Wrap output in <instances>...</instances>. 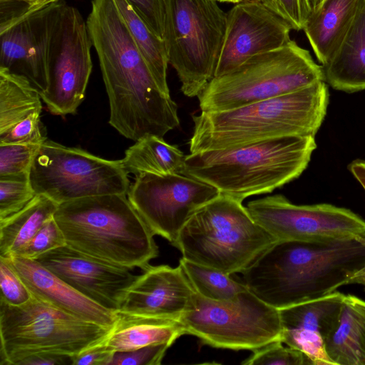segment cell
<instances>
[{
	"label": "cell",
	"instance_id": "cell-14",
	"mask_svg": "<svg viewBox=\"0 0 365 365\" xmlns=\"http://www.w3.org/2000/svg\"><path fill=\"white\" fill-rule=\"evenodd\" d=\"M291 25L258 0H243L227 13V24L215 77L251 57L279 48L290 39Z\"/></svg>",
	"mask_w": 365,
	"mask_h": 365
},
{
	"label": "cell",
	"instance_id": "cell-25",
	"mask_svg": "<svg viewBox=\"0 0 365 365\" xmlns=\"http://www.w3.org/2000/svg\"><path fill=\"white\" fill-rule=\"evenodd\" d=\"M58 204L36 194L19 212L0 220V257L9 258L24 246L42 225L53 217Z\"/></svg>",
	"mask_w": 365,
	"mask_h": 365
},
{
	"label": "cell",
	"instance_id": "cell-40",
	"mask_svg": "<svg viewBox=\"0 0 365 365\" xmlns=\"http://www.w3.org/2000/svg\"><path fill=\"white\" fill-rule=\"evenodd\" d=\"M59 1V0H36L34 3H32L31 5L25 7L21 12V14L14 19H13L11 22L6 24L3 27H0V32L4 31L9 26L12 25L13 24L16 23L19 20L21 19L22 18L28 16L30 14H32L38 10H40L45 6L50 5L51 4L56 3Z\"/></svg>",
	"mask_w": 365,
	"mask_h": 365
},
{
	"label": "cell",
	"instance_id": "cell-7",
	"mask_svg": "<svg viewBox=\"0 0 365 365\" xmlns=\"http://www.w3.org/2000/svg\"><path fill=\"white\" fill-rule=\"evenodd\" d=\"M112 327L58 310L32 295L14 306L0 300L1 364L20 365L30 356H73L102 341Z\"/></svg>",
	"mask_w": 365,
	"mask_h": 365
},
{
	"label": "cell",
	"instance_id": "cell-22",
	"mask_svg": "<svg viewBox=\"0 0 365 365\" xmlns=\"http://www.w3.org/2000/svg\"><path fill=\"white\" fill-rule=\"evenodd\" d=\"M118 317L104 344L114 352L129 351L159 344L172 345L185 334L178 321L117 312Z\"/></svg>",
	"mask_w": 365,
	"mask_h": 365
},
{
	"label": "cell",
	"instance_id": "cell-43",
	"mask_svg": "<svg viewBox=\"0 0 365 365\" xmlns=\"http://www.w3.org/2000/svg\"><path fill=\"white\" fill-rule=\"evenodd\" d=\"M325 0H308L311 13L317 11Z\"/></svg>",
	"mask_w": 365,
	"mask_h": 365
},
{
	"label": "cell",
	"instance_id": "cell-18",
	"mask_svg": "<svg viewBox=\"0 0 365 365\" xmlns=\"http://www.w3.org/2000/svg\"><path fill=\"white\" fill-rule=\"evenodd\" d=\"M344 296L335 291L279 309L281 341L302 351L312 365H334L327 355L324 344L337 322Z\"/></svg>",
	"mask_w": 365,
	"mask_h": 365
},
{
	"label": "cell",
	"instance_id": "cell-11",
	"mask_svg": "<svg viewBox=\"0 0 365 365\" xmlns=\"http://www.w3.org/2000/svg\"><path fill=\"white\" fill-rule=\"evenodd\" d=\"M220 194L214 186L180 173H143L135 177L127 197L154 235L173 245L191 217Z\"/></svg>",
	"mask_w": 365,
	"mask_h": 365
},
{
	"label": "cell",
	"instance_id": "cell-23",
	"mask_svg": "<svg viewBox=\"0 0 365 365\" xmlns=\"http://www.w3.org/2000/svg\"><path fill=\"white\" fill-rule=\"evenodd\" d=\"M334 365H365V301L344 296L337 322L325 340Z\"/></svg>",
	"mask_w": 365,
	"mask_h": 365
},
{
	"label": "cell",
	"instance_id": "cell-24",
	"mask_svg": "<svg viewBox=\"0 0 365 365\" xmlns=\"http://www.w3.org/2000/svg\"><path fill=\"white\" fill-rule=\"evenodd\" d=\"M185 156L176 145L168 143L163 138L149 135L129 147L120 163L127 174L168 175L181 173Z\"/></svg>",
	"mask_w": 365,
	"mask_h": 365
},
{
	"label": "cell",
	"instance_id": "cell-4",
	"mask_svg": "<svg viewBox=\"0 0 365 365\" xmlns=\"http://www.w3.org/2000/svg\"><path fill=\"white\" fill-rule=\"evenodd\" d=\"M53 218L66 245L108 263L144 269L158 255L154 234L127 195L66 202L58 205Z\"/></svg>",
	"mask_w": 365,
	"mask_h": 365
},
{
	"label": "cell",
	"instance_id": "cell-38",
	"mask_svg": "<svg viewBox=\"0 0 365 365\" xmlns=\"http://www.w3.org/2000/svg\"><path fill=\"white\" fill-rule=\"evenodd\" d=\"M115 352L103 340L71 356L72 365H110Z\"/></svg>",
	"mask_w": 365,
	"mask_h": 365
},
{
	"label": "cell",
	"instance_id": "cell-16",
	"mask_svg": "<svg viewBox=\"0 0 365 365\" xmlns=\"http://www.w3.org/2000/svg\"><path fill=\"white\" fill-rule=\"evenodd\" d=\"M41 264L78 292L114 312L138 275L129 269L102 261L68 245L41 255Z\"/></svg>",
	"mask_w": 365,
	"mask_h": 365
},
{
	"label": "cell",
	"instance_id": "cell-32",
	"mask_svg": "<svg viewBox=\"0 0 365 365\" xmlns=\"http://www.w3.org/2000/svg\"><path fill=\"white\" fill-rule=\"evenodd\" d=\"M66 245L65 237L55 219L52 217L13 256L37 259L41 255Z\"/></svg>",
	"mask_w": 365,
	"mask_h": 365
},
{
	"label": "cell",
	"instance_id": "cell-39",
	"mask_svg": "<svg viewBox=\"0 0 365 365\" xmlns=\"http://www.w3.org/2000/svg\"><path fill=\"white\" fill-rule=\"evenodd\" d=\"M71 364V356L56 354H39L29 357L20 365Z\"/></svg>",
	"mask_w": 365,
	"mask_h": 365
},
{
	"label": "cell",
	"instance_id": "cell-6",
	"mask_svg": "<svg viewBox=\"0 0 365 365\" xmlns=\"http://www.w3.org/2000/svg\"><path fill=\"white\" fill-rule=\"evenodd\" d=\"M324 81L322 66L290 40L214 77L197 96L202 112H219L289 93Z\"/></svg>",
	"mask_w": 365,
	"mask_h": 365
},
{
	"label": "cell",
	"instance_id": "cell-33",
	"mask_svg": "<svg viewBox=\"0 0 365 365\" xmlns=\"http://www.w3.org/2000/svg\"><path fill=\"white\" fill-rule=\"evenodd\" d=\"M46 140L41 113H34L0 133V144L42 145Z\"/></svg>",
	"mask_w": 365,
	"mask_h": 365
},
{
	"label": "cell",
	"instance_id": "cell-31",
	"mask_svg": "<svg viewBox=\"0 0 365 365\" xmlns=\"http://www.w3.org/2000/svg\"><path fill=\"white\" fill-rule=\"evenodd\" d=\"M36 195L29 180L0 179V220L21 210Z\"/></svg>",
	"mask_w": 365,
	"mask_h": 365
},
{
	"label": "cell",
	"instance_id": "cell-37",
	"mask_svg": "<svg viewBox=\"0 0 365 365\" xmlns=\"http://www.w3.org/2000/svg\"><path fill=\"white\" fill-rule=\"evenodd\" d=\"M150 30L163 40L165 0H127Z\"/></svg>",
	"mask_w": 365,
	"mask_h": 365
},
{
	"label": "cell",
	"instance_id": "cell-1",
	"mask_svg": "<svg viewBox=\"0 0 365 365\" xmlns=\"http://www.w3.org/2000/svg\"><path fill=\"white\" fill-rule=\"evenodd\" d=\"M365 267V234L323 240H279L241 274L247 289L278 309L346 285Z\"/></svg>",
	"mask_w": 365,
	"mask_h": 365
},
{
	"label": "cell",
	"instance_id": "cell-5",
	"mask_svg": "<svg viewBox=\"0 0 365 365\" xmlns=\"http://www.w3.org/2000/svg\"><path fill=\"white\" fill-rule=\"evenodd\" d=\"M277 241L242 200L220 193L191 217L173 246L187 260L233 274L243 272Z\"/></svg>",
	"mask_w": 365,
	"mask_h": 365
},
{
	"label": "cell",
	"instance_id": "cell-34",
	"mask_svg": "<svg viewBox=\"0 0 365 365\" xmlns=\"http://www.w3.org/2000/svg\"><path fill=\"white\" fill-rule=\"evenodd\" d=\"M0 300L19 306L27 302L32 294L8 259L0 257Z\"/></svg>",
	"mask_w": 365,
	"mask_h": 365
},
{
	"label": "cell",
	"instance_id": "cell-35",
	"mask_svg": "<svg viewBox=\"0 0 365 365\" xmlns=\"http://www.w3.org/2000/svg\"><path fill=\"white\" fill-rule=\"evenodd\" d=\"M170 346L153 344L133 351L115 352L110 365H159Z\"/></svg>",
	"mask_w": 365,
	"mask_h": 365
},
{
	"label": "cell",
	"instance_id": "cell-19",
	"mask_svg": "<svg viewBox=\"0 0 365 365\" xmlns=\"http://www.w3.org/2000/svg\"><path fill=\"white\" fill-rule=\"evenodd\" d=\"M8 259L31 294L50 306L78 319L112 327L117 312L85 297L36 259L12 256Z\"/></svg>",
	"mask_w": 365,
	"mask_h": 365
},
{
	"label": "cell",
	"instance_id": "cell-20",
	"mask_svg": "<svg viewBox=\"0 0 365 365\" xmlns=\"http://www.w3.org/2000/svg\"><path fill=\"white\" fill-rule=\"evenodd\" d=\"M321 66L324 81L332 88L346 93L365 90V0L338 48Z\"/></svg>",
	"mask_w": 365,
	"mask_h": 365
},
{
	"label": "cell",
	"instance_id": "cell-17",
	"mask_svg": "<svg viewBox=\"0 0 365 365\" xmlns=\"http://www.w3.org/2000/svg\"><path fill=\"white\" fill-rule=\"evenodd\" d=\"M143 270L118 312L179 322L195 293L182 267L149 264Z\"/></svg>",
	"mask_w": 365,
	"mask_h": 365
},
{
	"label": "cell",
	"instance_id": "cell-12",
	"mask_svg": "<svg viewBox=\"0 0 365 365\" xmlns=\"http://www.w3.org/2000/svg\"><path fill=\"white\" fill-rule=\"evenodd\" d=\"M91 46L86 21L66 4L49 56L48 87L40 94L53 115L73 114L83 101L93 67Z\"/></svg>",
	"mask_w": 365,
	"mask_h": 365
},
{
	"label": "cell",
	"instance_id": "cell-27",
	"mask_svg": "<svg viewBox=\"0 0 365 365\" xmlns=\"http://www.w3.org/2000/svg\"><path fill=\"white\" fill-rule=\"evenodd\" d=\"M156 83L170 94L167 82L168 57L164 40L156 36L127 0H113Z\"/></svg>",
	"mask_w": 365,
	"mask_h": 365
},
{
	"label": "cell",
	"instance_id": "cell-30",
	"mask_svg": "<svg viewBox=\"0 0 365 365\" xmlns=\"http://www.w3.org/2000/svg\"><path fill=\"white\" fill-rule=\"evenodd\" d=\"M242 364L305 365L312 363L302 351L287 345L284 346L279 339L252 351V354Z\"/></svg>",
	"mask_w": 365,
	"mask_h": 365
},
{
	"label": "cell",
	"instance_id": "cell-46",
	"mask_svg": "<svg viewBox=\"0 0 365 365\" xmlns=\"http://www.w3.org/2000/svg\"><path fill=\"white\" fill-rule=\"evenodd\" d=\"M240 1H243V0H240ZM258 1H260V0H258Z\"/></svg>",
	"mask_w": 365,
	"mask_h": 365
},
{
	"label": "cell",
	"instance_id": "cell-45",
	"mask_svg": "<svg viewBox=\"0 0 365 365\" xmlns=\"http://www.w3.org/2000/svg\"><path fill=\"white\" fill-rule=\"evenodd\" d=\"M218 2H227V3H234V4H236L239 1H240V0H216Z\"/></svg>",
	"mask_w": 365,
	"mask_h": 365
},
{
	"label": "cell",
	"instance_id": "cell-41",
	"mask_svg": "<svg viewBox=\"0 0 365 365\" xmlns=\"http://www.w3.org/2000/svg\"><path fill=\"white\" fill-rule=\"evenodd\" d=\"M348 170L365 190V160L356 159L348 165Z\"/></svg>",
	"mask_w": 365,
	"mask_h": 365
},
{
	"label": "cell",
	"instance_id": "cell-42",
	"mask_svg": "<svg viewBox=\"0 0 365 365\" xmlns=\"http://www.w3.org/2000/svg\"><path fill=\"white\" fill-rule=\"evenodd\" d=\"M359 284L365 286V267L349 279L347 284Z\"/></svg>",
	"mask_w": 365,
	"mask_h": 365
},
{
	"label": "cell",
	"instance_id": "cell-3",
	"mask_svg": "<svg viewBox=\"0 0 365 365\" xmlns=\"http://www.w3.org/2000/svg\"><path fill=\"white\" fill-rule=\"evenodd\" d=\"M317 148L315 136H284L185 156L180 174L244 200L272 192L297 178Z\"/></svg>",
	"mask_w": 365,
	"mask_h": 365
},
{
	"label": "cell",
	"instance_id": "cell-2",
	"mask_svg": "<svg viewBox=\"0 0 365 365\" xmlns=\"http://www.w3.org/2000/svg\"><path fill=\"white\" fill-rule=\"evenodd\" d=\"M324 81L282 96L192 115L190 153L236 148L289 135L315 136L329 104Z\"/></svg>",
	"mask_w": 365,
	"mask_h": 365
},
{
	"label": "cell",
	"instance_id": "cell-21",
	"mask_svg": "<svg viewBox=\"0 0 365 365\" xmlns=\"http://www.w3.org/2000/svg\"><path fill=\"white\" fill-rule=\"evenodd\" d=\"M362 0H325L312 12L303 31L317 59L324 64L349 30Z\"/></svg>",
	"mask_w": 365,
	"mask_h": 365
},
{
	"label": "cell",
	"instance_id": "cell-44",
	"mask_svg": "<svg viewBox=\"0 0 365 365\" xmlns=\"http://www.w3.org/2000/svg\"><path fill=\"white\" fill-rule=\"evenodd\" d=\"M0 1H14L23 2L26 5V6H28L31 5L32 3H34L36 0H0Z\"/></svg>",
	"mask_w": 365,
	"mask_h": 365
},
{
	"label": "cell",
	"instance_id": "cell-13",
	"mask_svg": "<svg viewBox=\"0 0 365 365\" xmlns=\"http://www.w3.org/2000/svg\"><path fill=\"white\" fill-rule=\"evenodd\" d=\"M252 218L279 240H323L365 234V220L351 210L327 203L299 205L282 195L252 200Z\"/></svg>",
	"mask_w": 365,
	"mask_h": 365
},
{
	"label": "cell",
	"instance_id": "cell-10",
	"mask_svg": "<svg viewBox=\"0 0 365 365\" xmlns=\"http://www.w3.org/2000/svg\"><path fill=\"white\" fill-rule=\"evenodd\" d=\"M29 181L36 194L58 205L87 197L127 195L130 186L120 160H106L47 140L34 159Z\"/></svg>",
	"mask_w": 365,
	"mask_h": 365
},
{
	"label": "cell",
	"instance_id": "cell-28",
	"mask_svg": "<svg viewBox=\"0 0 365 365\" xmlns=\"http://www.w3.org/2000/svg\"><path fill=\"white\" fill-rule=\"evenodd\" d=\"M182 267L195 292L212 300L225 301L235 298L247 288L243 282L231 277L232 274L202 265L183 257L180 259Z\"/></svg>",
	"mask_w": 365,
	"mask_h": 365
},
{
	"label": "cell",
	"instance_id": "cell-36",
	"mask_svg": "<svg viewBox=\"0 0 365 365\" xmlns=\"http://www.w3.org/2000/svg\"><path fill=\"white\" fill-rule=\"evenodd\" d=\"M296 31L303 30L311 14L308 0H260Z\"/></svg>",
	"mask_w": 365,
	"mask_h": 365
},
{
	"label": "cell",
	"instance_id": "cell-29",
	"mask_svg": "<svg viewBox=\"0 0 365 365\" xmlns=\"http://www.w3.org/2000/svg\"><path fill=\"white\" fill-rule=\"evenodd\" d=\"M41 145L0 144V179L29 180L33 161Z\"/></svg>",
	"mask_w": 365,
	"mask_h": 365
},
{
	"label": "cell",
	"instance_id": "cell-26",
	"mask_svg": "<svg viewBox=\"0 0 365 365\" xmlns=\"http://www.w3.org/2000/svg\"><path fill=\"white\" fill-rule=\"evenodd\" d=\"M41 100L26 78L0 68V133L32 113H41Z\"/></svg>",
	"mask_w": 365,
	"mask_h": 365
},
{
	"label": "cell",
	"instance_id": "cell-9",
	"mask_svg": "<svg viewBox=\"0 0 365 365\" xmlns=\"http://www.w3.org/2000/svg\"><path fill=\"white\" fill-rule=\"evenodd\" d=\"M179 322L185 334L218 349L255 351L281 339L279 310L249 289L225 301L195 292Z\"/></svg>",
	"mask_w": 365,
	"mask_h": 365
},
{
	"label": "cell",
	"instance_id": "cell-15",
	"mask_svg": "<svg viewBox=\"0 0 365 365\" xmlns=\"http://www.w3.org/2000/svg\"><path fill=\"white\" fill-rule=\"evenodd\" d=\"M65 5H48L0 32V68L24 76L40 94L48 87L49 56Z\"/></svg>",
	"mask_w": 365,
	"mask_h": 365
},
{
	"label": "cell",
	"instance_id": "cell-8",
	"mask_svg": "<svg viewBox=\"0 0 365 365\" xmlns=\"http://www.w3.org/2000/svg\"><path fill=\"white\" fill-rule=\"evenodd\" d=\"M216 0H165L163 40L168 62L187 97L215 77L227 24Z\"/></svg>",
	"mask_w": 365,
	"mask_h": 365
}]
</instances>
